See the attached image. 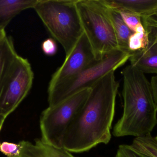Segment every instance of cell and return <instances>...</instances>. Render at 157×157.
I'll list each match as a JSON object with an SVG mask.
<instances>
[{
  "mask_svg": "<svg viewBox=\"0 0 157 157\" xmlns=\"http://www.w3.org/2000/svg\"><path fill=\"white\" fill-rule=\"evenodd\" d=\"M95 60L97 59L93 50L84 33L72 51L66 57L62 65L52 75L48 88L74 75L88 66Z\"/></svg>",
  "mask_w": 157,
  "mask_h": 157,
  "instance_id": "cell-8",
  "label": "cell"
},
{
  "mask_svg": "<svg viewBox=\"0 0 157 157\" xmlns=\"http://www.w3.org/2000/svg\"><path fill=\"white\" fill-rule=\"evenodd\" d=\"M76 2L38 0L33 8L51 35L62 46L66 57L84 34Z\"/></svg>",
  "mask_w": 157,
  "mask_h": 157,
  "instance_id": "cell-3",
  "label": "cell"
},
{
  "mask_svg": "<svg viewBox=\"0 0 157 157\" xmlns=\"http://www.w3.org/2000/svg\"><path fill=\"white\" fill-rule=\"evenodd\" d=\"M117 10V9H116ZM121 14L124 21L129 28L134 32L136 29L143 24L141 16L124 10H117Z\"/></svg>",
  "mask_w": 157,
  "mask_h": 157,
  "instance_id": "cell-17",
  "label": "cell"
},
{
  "mask_svg": "<svg viewBox=\"0 0 157 157\" xmlns=\"http://www.w3.org/2000/svg\"><path fill=\"white\" fill-rule=\"evenodd\" d=\"M130 56V53L120 49L115 50L99 60H95L74 75L48 88L49 107L55 106L80 91L90 89L106 74L124 65Z\"/></svg>",
  "mask_w": 157,
  "mask_h": 157,
  "instance_id": "cell-4",
  "label": "cell"
},
{
  "mask_svg": "<svg viewBox=\"0 0 157 157\" xmlns=\"http://www.w3.org/2000/svg\"><path fill=\"white\" fill-rule=\"evenodd\" d=\"M6 118V117H5L3 115L0 114V131H1V129H2V127L4 123L5 120Z\"/></svg>",
  "mask_w": 157,
  "mask_h": 157,
  "instance_id": "cell-24",
  "label": "cell"
},
{
  "mask_svg": "<svg viewBox=\"0 0 157 157\" xmlns=\"http://www.w3.org/2000/svg\"><path fill=\"white\" fill-rule=\"evenodd\" d=\"M34 74L28 60L17 54L0 85V114L7 117L30 91Z\"/></svg>",
  "mask_w": 157,
  "mask_h": 157,
  "instance_id": "cell-7",
  "label": "cell"
},
{
  "mask_svg": "<svg viewBox=\"0 0 157 157\" xmlns=\"http://www.w3.org/2000/svg\"><path fill=\"white\" fill-rule=\"evenodd\" d=\"M115 157H148L132 149L129 145L119 146Z\"/></svg>",
  "mask_w": 157,
  "mask_h": 157,
  "instance_id": "cell-19",
  "label": "cell"
},
{
  "mask_svg": "<svg viewBox=\"0 0 157 157\" xmlns=\"http://www.w3.org/2000/svg\"><path fill=\"white\" fill-rule=\"evenodd\" d=\"M141 18L144 26L157 28V9L150 14Z\"/></svg>",
  "mask_w": 157,
  "mask_h": 157,
  "instance_id": "cell-21",
  "label": "cell"
},
{
  "mask_svg": "<svg viewBox=\"0 0 157 157\" xmlns=\"http://www.w3.org/2000/svg\"><path fill=\"white\" fill-rule=\"evenodd\" d=\"M90 89L76 93L42 112L40 121L42 142L63 148L65 135L86 100Z\"/></svg>",
  "mask_w": 157,
  "mask_h": 157,
  "instance_id": "cell-6",
  "label": "cell"
},
{
  "mask_svg": "<svg viewBox=\"0 0 157 157\" xmlns=\"http://www.w3.org/2000/svg\"><path fill=\"white\" fill-rule=\"evenodd\" d=\"M21 143H15L7 142H0V152L8 157H17L22 150Z\"/></svg>",
  "mask_w": 157,
  "mask_h": 157,
  "instance_id": "cell-18",
  "label": "cell"
},
{
  "mask_svg": "<svg viewBox=\"0 0 157 157\" xmlns=\"http://www.w3.org/2000/svg\"><path fill=\"white\" fill-rule=\"evenodd\" d=\"M102 3L105 6L107 14L113 26L119 49L131 55L128 43L129 38L134 32L126 25L118 10L106 5L102 2Z\"/></svg>",
  "mask_w": 157,
  "mask_h": 157,
  "instance_id": "cell-12",
  "label": "cell"
},
{
  "mask_svg": "<svg viewBox=\"0 0 157 157\" xmlns=\"http://www.w3.org/2000/svg\"><path fill=\"white\" fill-rule=\"evenodd\" d=\"M156 138L157 139V135L155 136Z\"/></svg>",
  "mask_w": 157,
  "mask_h": 157,
  "instance_id": "cell-25",
  "label": "cell"
},
{
  "mask_svg": "<svg viewBox=\"0 0 157 157\" xmlns=\"http://www.w3.org/2000/svg\"><path fill=\"white\" fill-rule=\"evenodd\" d=\"M130 147L137 153L148 157H157V139L151 134L136 137Z\"/></svg>",
  "mask_w": 157,
  "mask_h": 157,
  "instance_id": "cell-15",
  "label": "cell"
},
{
  "mask_svg": "<svg viewBox=\"0 0 157 157\" xmlns=\"http://www.w3.org/2000/svg\"><path fill=\"white\" fill-rule=\"evenodd\" d=\"M108 6L117 10H124L146 16L157 9V0H101Z\"/></svg>",
  "mask_w": 157,
  "mask_h": 157,
  "instance_id": "cell-11",
  "label": "cell"
},
{
  "mask_svg": "<svg viewBox=\"0 0 157 157\" xmlns=\"http://www.w3.org/2000/svg\"><path fill=\"white\" fill-rule=\"evenodd\" d=\"M17 54L12 37L6 36L0 41V85Z\"/></svg>",
  "mask_w": 157,
  "mask_h": 157,
  "instance_id": "cell-14",
  "label": "cell"
},
{
  "mask_svg": "<svg viewBox=\"0 0 157 157\" xmlns=\"http://www.w3.org/2000/svg\"><path fill=\"white\" fill-rule=\"evenodd\" d=\"M38 0H0V28H5L11 20L26 9L34 8Z\"/></svg>",
  "mask_w": 157,
  "mask_h": 157,
  "instance_id": "cell-13",
  "label": "cell"
},
{
  "mask_svg": "<svg viewBox=\"0 0 157 157\" xmlns=\"http://www.w3.org/2000/svg\"><path fill=\"white\" fill-rule=\"evenodd\" d=\"M148 31L143 24L137 28L129 40L128 47L131 53L142 49L144 48L148 40Z\"/></svg>",
  "mask_w": 157,
  "mask_h": 157,
  "instance_id": "cell-16",
  "label": "cell"
},
{
  "mask_svg": "<svg viewBox=\"0 0 157 157\" xmlns=\"http://www.w3.org/2000/svg\"><path fill=\"white\" fill-rule=\"evenodd\" d=\"M121 73L123 112L113 128V134L117 137L151 134L157 124V107L150 82L144 73L131 65Z\"/></svg>",
  "mask_w": 157,
  "mask_h": 157,
  "instance_id": "cell-2",
  "label": "cell"
},
{
  "mask_svg": "<svg viewBox=\"0 0 157 157\" xmlns=\"http://www.w3.org/2000/svg\"><path fill=\"white\" fill-rule=\"evenodd\" d=\"M76 6L84 33L99 60L118 49V42L105 6L101 0H77Z\"/></svg>",
  "mask_w": 157,
  "mask_h": 157,
  "instance_id": "cell-5",
  "label": "cell"
},
{
  "mask_svg": "<svg viewBox=\"0 0 157 157\" xmlns=\"http://www.w3.org/2000/svg\"><path fill=\"white\" fill-rule=\"evenodd\" d=\"M7 35L5 31V29L0 28V41L3 39Z\"/></svg>",
  "mask_w": 157,
  "mask_h": 157,
  "instance_id": "cell-23",
  "label": "cell"
},
{
  "mask_svg": "<svg viewBox=\"0 0 157 157\" xmlns=\"http://www.w3.org/2000/svg\"><path fill=\"white\" fill-rule=\"evenodd\" d=\"M114 72L106 74L90 89L86 100L65 135L63 148L69 152H87L100 144H107L110 141L119 87Z\"/></svg>",
  "mask_w": 157,
  "mask_h": 157,
  "instance_id": "cell-1",
  "label": "cell"
},
{
  "mask_svg": "<svg viewBox=\"0 0 157 157\" xmlns=\"http://www.w3.org/2000/svg\"><path fill=\"white\" fill-rule=\"evenodd\" d=\"M41 48L43 53L48 56L54 55L58 49L56 42L52 38H48L44 41L41 45Z\"/></svg>",
  "mask_w": 157,
  "mask_h": 157,
  "instance_id": "cell-20",
  "label": "cell"
},
{
  "mask_svg": "<svg viewBox=\"0 0 157 157\" xmlns=\"http://www.w3.org/2000/svg\"><path fill=\"white\" fill-rule=\"evenodd\" d=\"M22 146L20 155L17 157H75L64 148H58L45 143L41 139L35 143L28 141L20 142Z\"/></svg>",
  "mask_w": 157,
  "mask_h": 157,
  "instance_id": "cell-10",
  "label": "cell"
},
{
  "mask_svg": "<svg viewBox=\"0 0 157 157\" xmlns=\"http://www.w3.org/2000/svg\"><path fill=\"white\" fill-rule=\"evenodd\" d=\"M148 40L144 48L133 52L129 58L131 65L144 73L157 74V28L145 26Z\"/></svg>",
  "mask_w": 157,
  "mask_h": 157,
  "instance_id": "cell-9",
  "label": "cell"
},
{
  "mask_svg": "<svg viewBox=\"0 0 157 157\" xmlns=\"http://www.w3.org/2000/svg\"><path fill=\"white\" fill-rule=\"evenodd\" d=\"M150 82L154 100L157 107V74L152 77Z\"/></svg>",
  "mask_w": 157,
  "mask_h": 157,
  "instance_id": "cell-22",
  "label": "cell"
}]
</instances>
